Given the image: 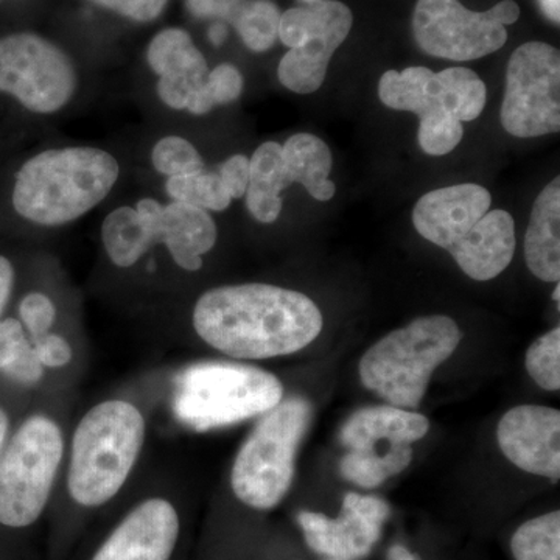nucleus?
Listing matches in <instances>:
<instances>
[{"mask_svg":"<svg viewBox=\"0 0 560 560\" xmlns=\"http://www.w3.org/2000/svg\"><path fill=\"white\" fill-rule=\"evenodd\" d=\"M521 16L514 0H501L488 11H471L459 0H418L412 33L431 57L474 61L495 54L506 44V25Z\"/></svg>","mask_w":560,"mask_h":560,"instance_id":"nucleus-9","label":"nucleus"},{"mask_svg":"<svg viewBox=\"0 0 560 560\" xmlns=\"http://www.w3.org/2000/svg\"><path fill=\"white\" fill-rule=\"evenodd\" d=\"M448 253L470 279H495L514 259V219L506 210H489Z\"/></svg>","mask_w":560,"mask_h":560,"instance_id":"nucleus-17","label":"nucleus"},{"mask_svg":"<svg viewBox=\"0 0 560 560\" xmlns=\"http://www.w3.org/2000/svg\"><path fill=\"white\" fill-rule=\"evenodd\" d=\"M427 91L445 113L452 114L460 124L478 119L488 101L485 81L467 68L433 72Z\"/></svg>","mask_w":560,"mask_h":560,"instance_id":"nucleus-23","label":"nucleus"},{"mask_svg":"<svg viewBox=\"0 0 560 560\" xmlns=\"http://www.w3.org/2000/svg\"><path fill=\"white\" fill-rule=\"evenodd\" d=\"M178 537L175 506L150 499L120 522L92 560H171Z\"/></svg>","mask_w":560,"mask_h":560,"instance_id":"nucleus-15","label":"nucleus"},{"mask_svg":"<svg viewBox=\"0 0 560 560\" xmlns=\"http://www.w3.org/2000/svg\"><path fill=\"white\" fill-rule=\"evenodd\" d=\"M102 241L110 261L119 268H130L138 264L151 248L143 231L138 210L119 208L103 221Z\"/></svg>","mask_w":560,"mask_h":560,"instance_id":"nucleus-25","label":"nucleus"},{"mask_svg":"<svg viewBox=\"0 0 560 560\" xmlns=\"http://www.w3.org/2000/svg\"><path fill=\"white\" fill-rule=\"evenodd\" d=\"M0 372L21 385H36L43 381L44 366L21 320H0Z\"/></svg>","mask_w":560,"mask_h":560,"instance_id":"nucleus-26","label":"nucleus"},{"mask_svg":"<svg viewBox=\"0 0 560 560\" xmlns=\"http://www.w3.org/2000/svg\"><path fill=\"white\" fill-rule=\"evenodd\" d=\"M430 422L420 412L393 405L361 408L353 412L340 433L345 456L342 478L363 489H375L408 469L412 444L425 438Z\"/></svg>","mask_w":560,"mask_h":560,"instance_id":"nucleus-7","label":"nucleus"},{"mask_svg":"<svg viewBox=\"0 0 560 560\" xmlns=\"http://www.w3.org/2000/svg\"><path fill=\"white\" fill-rule=\"evenodd\" d=\"M219 176L232 200L245 197L249 186V160L243 154H234L221 164Z\"/></svg>","mask_w":560,"mask_h":560,"instance_id":"nucleus-37","label":"nucleus"},{"mask_svg":"<svg viewBox=\"0 0 560 560\" xmlns=\"http://www.w3.org/2000/svg\"><path fill=\"white\" fill-rule=\"evenodd\" d=\"M389 515V504L381 497L349 492L337 518L302 511L298 523L311 550L335 560H361L381 540Z\"/></svg>","mask_w":560,"mask_h":560,"instance_id":"nucleus-13","label":"nucleus"},{"mask_svg":"<svg viewBox=\"0 0 560 560\" xmlns=\"http://www.w3.org/2000/svg\"><path fill=\"white\" fill-rule=\"evenodd\" d=\"M352 25V11L338 0H312L280 14L279 39L290 49L279 62L280 83L296 94L318 91Z\"/></svg>","mask_w":560,"mask_h":560,"instance_id":"nucleus-10","label":"nucleus"},{"mask_svg":"<svg viewBox=\"0 0 560 560\" xmlns=\"http://www.w3.org/2000/svg\"><path fill=\"white\" fill-rule=\"evenodd\" d=\"M540 9L545 16L551 22L559 24L560 21V0H539Z\"/></svg>","mask_w":560,"mask_h":560,"instance_id":"nucleus-42","label":"nucleus"},{"mask_svg":"<svg viewBox=\"0 0 560 560\" xmlns=\"http://www.w3.org/2000/svg\"><path fill=\"white\" fill-rule=\"evenodd\" d=\"M65 453L58 423L32 416L0 458V525L25 528L38 521L50 499Z\"/></svg>","mask_w":560,"mask_h":560,"instance_id":"nucleus-8","label":"nucleus"},{"mask_svg":"<svg viewBox=\"0 0 560 560\" xmlns=\"http://www.w3.org/2000/svg\"><path fill=\"white\" fill-rule=\"evenodd\" d=\"M145 440V419L127 400H106L84 415L73 433L69 492L75 503L97 508L124 488Z\"/></svg>","mask_w":560,"mask_h":560,"instance_id":"nucleus-3","label":"nucleus"},{"mask_svg":"<svg viewBox=\"0 0 560 560\" xmlns=\"http://www.w3.org/2000/svg\"><path fill=\"white\" fill-rule=\"evenodd\" d=\"M503 455L518 469L560 478V412L539 405H521L501 418L497 430Z\"/></svg>","mask_w":560,"mask_h":560,"instance_id":"nucleus-14","label":"nucleus"},{"mask_svg":"<svg viewBox=\"0 0 560 560\" xmlns=\"http://www.w3.org/2000/svg\"><path fill=\"white\" fill-rule=\"evenodd\" d=\"M283 168L290 183H300L315 200L330 201L335 197L331 153L327 143L316 136L301 132L282 145Z\"/></svg>","mask_w":560,"mask_h":560,"instance_id":"nucleus-21","label":"nucleus"},{"mask_svg":"<svg viewBox=\"0 0 560 560\" xmlns=\"http://www.w3.org/2000/svg\"><path fill=\"white\" fill-rule=\"evenodd\" d=\"M194 327L210 348L235 360H267L307 348L323 330L318 305L300 291L243 283L206 291Z\"/></svg>","mask_w":560,"mask_h":560,"instance_id":"nucleus-1","label":"nucleus"},{"mask_svg":"<svg viewBox=\"0 0 560 560\" xmlns=\"http://www.w3.org/2000/svg\"><path fill=\"white\" fill-rule=\"evenodd\" d=\"M103 9L136 22H151L161 16L168 0H92Z\"/></svg>","mask_w":560,"mask_h":560,"instance_id":"nucleus-35","label":"nucleus"},{"mask_svg":"<svg viewBox=\"0 0 560 560\" xmlns=\"http://www.w3.org/2000/svg\"><path fill=\"white\" fill-rule=\"evenodd\" d=\"M552 300H555L556 302L560 301V285H559V282H558V285H556L555 293H552Z\"/></svg>","mask_w":560,"mask_h":560,"instance_id":"nucleus-45","label":"nucleus"},{"mask_svg":"<svg viewBox=\"0 0 560 560\" xmlns=\"http://www.w3.org/2000/svg\"><path fill=\"white\" fill-rule=\"evenodd\" d=\"M458 324L448 316H423L390 331L360 361L361 383L393 407L418 410L433 372L458 349Z\"/></svg>","mask_w":560,"mask_h":560,"instance_id":"nucleus-4","label":"nucleus"},{"mask_svg":"<svg viewBox=\"0 0 560 560\" xmlns=\"http://www.w3.org/2000/svg\"><path fill=\"white\" fill-rule=\"evenodd\" d=\"M290 186L283 168L282 145L278 142L261 143L249 160L246 205L250 215L260 223H275L282 212V191Z\"/></svg>","mask_w":560,"mask_h":560,"instance_id":"nucleus-20","label":"nucleus"},{"mask_svg":"<svg viewBox=\"0 0 560 560\" xmlns=\"http://www.w3.org/2000/svg\"><path fill=\"white\" fill-rule=\"evenodd\" d=\"M215 221L208 210L173 201L162 213V241L173 260L186 271H198L202 256L217 243Z\"/></svg>","mask_w":560,"mask_h":560,"instance_id":"nucleus-18","label":"nucleus"},{"mask_svg":"<svg viewBox=\"0 0 560 560\" xmlns=\"http://www.w3.org/2000/svg\"><path fill=\"white\" fill-rule=\"evenodd\" d=\"M304 2H312V0H304Z\"/></svg>","mask_w":560,"mask_h":560,"instance_id":"nucleus-46","label":"nucleus"},{"mask_svg":"<svg viewBox=\"0 0 560 560\" xmlns=\"http://www.w3.org/2000/svg\"><path fill=\"white\" fill-rule=\"evenodd\" d=\"M492 195L478 184L442 187L423 195L412 210V224L425 241L451 250L486 215Z\"/></svg>","mask_w":560,"mask_h":560,"instance_id":"nucleus-16","label":"nucleus"},{"mask_svg":"<svg viewBox=\"0 0 560 560\" xmlns=\"http://www.w3.org/2000/svg\"><path fill=\"white\" fill-rule=\"evenodd\" d=\"M500 120L515 138H540L560 130V54L540 40L511 55Z\"/></svg>","mask_w":560,"mask_h":560,"instance_id":"nucleus-11","label":"nucleus"},{"mask_svg":"<svg viewBox=\"0 0 560 560\" xmlns=\"http://www.w3.org/2000/svg\"><path fill=\"white\" fill-rule=\"evenodd\" d=\"M312 415L311 404L301 397L280 401L265 412L232 467V490L242 503L268 511L283 500L293 485L298 448Z\"/></svg>","mask_w":560,"mask_h":560,"instance_id":"nucleus-6","label":"nucleus"},{"mask_svg":"<svg viewBox=\"0 0 560 560\" xmlns=\"http://www.w3.org/2000/svg\"><path fill=\"white\" fill-rule=\"evenodd\" d=\"M77 88V73L68 55L36 33L0 38V92L36 114L61 109Z\"/></svg>","mask_w":560,"mask_h":560,"instance_id":"nucleus-12","label":"nucleus"},{"mask_svg":"<svg viewBox=\"0 0 560 560\" xmlns=\"http://www.w3.org/2000/svg\"><path fill=\"white\" fill-rule=\"evenodd\" d=\"M283 386L271 372L224 361L191 364L176 378L173 411L195 431L235 425L278 407Z\"/></svg>","mask_w":560,"mask_h":560,"instance_id":"nucleus-5","label":"nucleus"},{"mask_svg":"<svg viewBox=\"0 0 560 560\" xmlns=\"http://www.w3.org/2000/svg\"><path fill=\"white\" fill-rule=\"evenodd\" d=\"M21 323L33 338L49 334L57 319V308L49 296L43 293H28L20 304Z\"/></svg>","mask_w":560,"mask_h":560,"instance_id":"nucleus-34","label":"nucleus"},{"mask_svg":"<svg viewBox=\"0 0 560 560\" xmlns=\"http://www.w3.org/2000/svg\"><path fill=\"white\" fill-rule=\"evenodd\" d=\"M119 178L116 158L94 147L43 151L18 172L11 202L22 219L61 226L101 205Z\"/></svg>","mask_w":560,"mask_h":560,"instance_id":"nucleus-2","label":"nucleus"},{"mask_svg":"<svg viewBox=\"0 0 560 560\" xmlns=\"http://www.w3.org/2000/svg\"><path fill=\"white\" fill-rule=\"evenodd\" d=\"M280 14L271 0H243L230 24L250 51L264 54L279 38Z\"/></svg>","mask_w":560,"mask_h":560,"instance_id":"nucleus-27","label":"nucleus"},{"mask_svg":"<svg viewBox=\"0 0 560 560\" xmlns=\"http://www.w3.org/2000/svg\"><path fill=\"white\" fill-rule=\"evenodd\" d=\"M167 194L173 201L186 202L213 212L230 208L232 201L219 173L206 172L205 168L189 175L168 178Z\"/></svg>","mask_w":560,"mask_h":560,"instance_id":"nucleus-29","label":"nucleus"},{"mask_svg":"<svg viewBox=\"0 0 560 560\" xmlns=\"http://www.w3.org/2000/svg\"><path fill=\"white\" fill-rule=\"evenodd\" d=\"M329 560H335V559H329Z\"/></svg>","mask_w":560,"mask_h":560,"instance_id":"nucleus-47","label":"nucleus"},{"mask_svg":"<svg viewBox=\"0 0 560 560\" xmlns=\"http://www.w3.org/2000/svg\"><path fill=\"white\" fill-rule=\"evenodd\" d=\"M243 77L241 70L232 65H220L209 70L205 84L190 97L187 110L195 116H202L219 105H228L241 98Z\"/></svg>","mask_w":560,"mask_h":560,"instance_id":"nucleus-30","label":"nucleus"},{"mask_svg":"<svg viewBox=\"0 0 560 560\" xmlns=\"http://www.w3.org/2000/svg\"><path fill=\"white\" fill-rule=\"evenodd\" d=\"M526 371L545 390L560 389V327L537 338L526 352Z\"/></svg>","mask_w":560,"mask_h":560,"instance_id":"nucleus-31","label":"nucleus"},{"mask_svg":"<svg viewBox=\"0 0 560 560\" xmlns=\"http://www.w3.org/2000/svg\"><path fill=\"white\" fill-rule=\"evenodd\" d=\"M147 60L160 79L186 81L200 90L209 75L208 61L183 28H165L151 39Z\"/></svg>","mask_w":560,"mask_h":560,"instance_id":"nucleus-22","label":"nucleus"},{"mask_svg":"<svg viewBox=\"0 0 560 560\" xmlns=\"http://www.w3.org/2000/svg\"><path fill=\"white\" fill-rule=\"evenodd\" d=\"M431 75L433 70L422 66H412L401 72L388 70L378 81V98L388 108L408 110L420 119L425 114L442 109L427 91Z\"/></svg>","mask_w":560,"mask_h":560,"instance_id":"nucleus-24","label":"nucleus"},{"mask_svg":"<svg viewBox=\"0 0 560 560\" xmlns=\"http://www.w3.org/2000/svg\"><path fill=\"white\" fill-rule=\"evenodd\" d=\"M228 38V25L224 22L215 21L209 28V39L213 46H221Z\"/></svg>","mask_w":560,"mask_h":560,"instance_id":"nucleus-41","label":"nucleus"},{"mask_svg":"<svg viewBox=\"0 0 560 560\" xmlns=\"http://www.w3.org/2000/svg\"><path fill=\"white\" fill-rule=\"evenodd\" d=\"M525 259L530 272L544 282L560 279V178L540 191L530 212L525 237Z\"/></svg>","mask_w":560,"mask_h":560,"instance_id":"nucleus-19","label":"nucleus"},{"mask_svg":"<svg viewBox=\"0 0 560 560\" xmlns=\"http://www.w3.org/2000/svg\"><path fill=\"white\" fill-rule=\"evenodd\" d=\"M32 346L44 368H62L72 361L73 350L60 335L49 331L43 337L33 338Z\"/></svg>","mask_w":560,"mask_h":560,"instance_id":"nucleus-36","label":"nucleus"},{"mask_svg":"<svg viewBox=\"0 0 560 560\" xmlns=\"http://www.w3.org/2000/svg\"><path fill=\"white\" fill-rule=\"evenodd\" d=\"M515 560H560V512L523 523L511 540Z\"/></svg>","mask_w":560,"mask_h":560,"instance_id":"nucleus-28","label":"nucleus"},{"mask_svg":"<svg viewBox=\"0 0 560 560\" xmlns=\"http://www.w3.org/2000/svg\"><path fill=\"white\" fill-rule=\"evenodd\" d=\"M243 0H186L187 10L198 20H212L230 24Z\"/></svg>","mask_w":560,"mask_h":560,"instance_id":"nucleus-38","label":"nucleus"},{"mask_svg":"<svg viewBox=\"0 0 560 560\" xmlns=\"http://www.w3.org/2000/svg\"><path fill=\"white\" fill-rule=\"evenodd\" d=\"M463 136V124L444 109L433 110L420 117L419 145L431 156L452 153L459 145Z\"/></svg>","mask_w":560,"mask_h":560,"instance_id":"nucleus-32","label":"nucleus"},{"mask_svg":"<svg viewBox=\"0 0 560 560\" xmlns=\"http://www.w3.org/2000/svg\"><path fill=\"white\" fill-rule=\"evenodd\" d=\"M388 560H422L415 552L405 548L404 545H394L389 548Z\"/></svg>","mask_w":560,"mask_h":560,"instance_id":"nucleus-43","label":"nucleus"},{"mask_svg":"<svg viewBox=\"0 0 560 560\" xmlns=\"http://www.w3.org/2000/svg\"><path fill=\"white\" fill-rule=\"evenodd\" d=\"M14 285V268L7 257L0 256V316L9 304Z\"/></svg>","mask_w":560,"mask_h":560,"instance_id":"nucleus-40","label":"nucleus"},{"mask_svg":"<svg viewBox=\"0 0 560 560\" xmlns=\"http://www.w3.org/2000/svg\"><path fill=\"white\" fill-rule=\"evenodd\" d=\"M138 215L140 223H142L143 231L151 243V246L161 243L162 241V213H164V206L160 202L145 198L138 202Z\"/></svg>","mask_w":560,"mask_h":560,"instance_id":"nucleus-39","label":"nucleus"},{"mask_svg":"<svg viewBox=\"0 0 560 560\" xmlns=\"http://www.w3.org/2000/svg\"><path fill=\"white\" fill-rule=\"evenodd\" d=\"M151 162L158 172L167 175L168 178L189 175L205 168V162L197 149L189 140L179 136H167L161 139L151 151Z\"/></svg>","mask_w":560,"mask_h":560,"instance_id":"nucleus-33","label":"nucleus"},{"mask_svg":"<svg viewBox=\"0 0 560 560\" xmlns=\"http://www.w3.org/2000/svg\"><path fill=\"white\" fill-rule=\"evenodd\" d=\"M9 416L7 412L0 408V448L3 447V442H5L7 433H9Z\"/></svg>","mask_w":560,"mask_h":560,"instance_id":"nucleus-44","label":"nucleus"}]
</instances>
